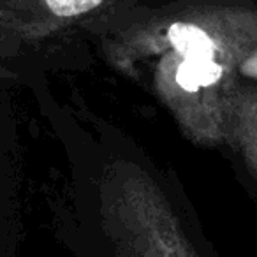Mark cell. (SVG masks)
Returning <instances> with one entry per match:
<instances>
[{
    "mask_svg": "<svg viewBox=\"0 0 257 257\" xmlns=\"http://www.w3.org/2000/svg\"><path fill=\"white\" fill-rule=\"evenodd\" d=\"M102 218L116 257H201L164 189L134 164L107 171Z\"/></svg>",
    "mask_w": 257,
    "mask_h": 257,
    "instance_id": "2",
    "label": "cell"
},
{
    "mask_svg": "<svg viewBox=\"0 0 257 257\" xmlns=\"http://www.w3.org/2000/svg\"><path fill=\"white\" fill-rule=\"evenodd\" d=\"M0 46H2V39H0Z\"/></svg>",
    "mask_w": 257,
    "mask_h": 257,
    "instance_id": "6",
    "label": "cell"
},
{
    "mask_svg": "<svg viewBox=\"0 0 257 257\" xmlns=\"http://www.w3.org/2000/svg\"><path fill=\"white\" fill-rule=\"evenodd\" d=\"M134 0H15L0 6V29L20 41L39 43L72 27L111 20L133 8Z\"/></svg>",
    "mask_w": 257,
    "mask_h": 257,
    "instance_id": "3",
    "label": "cell"
},
{
    "mask_svg": "<svg viewBox=\"0 0 257 257\" xmlns=\"http://www.w3.org/2000/svg\"><path fill=\"white\" fill-rule=\"evenodd\" d=\"M102 58L136 79L148 65L150 88L197 147L224 145L225 102L257 57V2L178 0L97 27Z\"/></svg>",
    "mask_w": 257,
    "mask_h": 257,
    "instance_id": "1",
    "label": "cell"
},
{
    "mask_svg": "<svg viewBox=\"0 0 257 257\" xmlns=\"http://www.w3.org/2000/svg\"><path fill=\"white\" fill-rule=\"evenodd\" d=\"M224 143L245 162L257 180V83L239 78L225 102Z\"/></svg>",
    "mask_w": 257,
    "mask_h": 257,
    "instance_id": "4",
    "label": "cell"
},
{
    "mask_svg": "<svg viewBox=\"0 0 257 257\" xmlns=\"http://www.w3.org/2000/svg\"><path fill=\"white\" fill-rule=\"evenodd\" d=\"M9 2H15V0H0V6H2V4H9Z\"/></svg>",
    "mask_w": 257,
    "mask_h": 257,
    "instance_id": "5",
    "label": "cell"
}]
</instances>
